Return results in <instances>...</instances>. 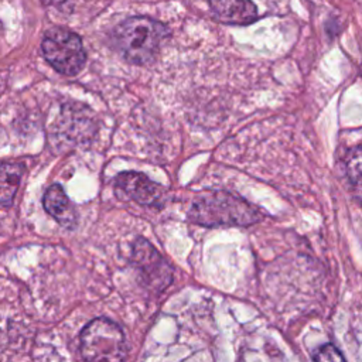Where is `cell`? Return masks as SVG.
Returning a JSON list of instances; mask_svg holds the SVG:
<instances>
[{
    "instance_id": "cell-1",
    "label": "cell",
    "mask_w": 362,
    "mask_h": 362,
    "mask_svg": "<svg viewBox=\"0 0 362 362\" xmlns=\"http://www.w3.org/2000/svg\"><path fill=\"white\" fill-rule=\"evenodd\" d=\"M188 218L202 226H249L263 219L262 211L246 199L226 191L198 194Z\"/></svg>"
},
{
    "instance_id": "cell-2",
    "label": "cell",
    "mask_w": 362,
    "mask_h": 362,
    "mask_svg": "<svg viewBox=\"0 0 362 362\" xmlns=\"http://www.w3.org/2000/svg\"><path fill=\"white\" fill-rule=\"evenodd\" d=\"M167 34V28L148 17H130L115 28V41L123 57L133 64L151 61Z\"/></svg>"
},
{
    "instance_id": "cell-3",
    "label": "cell",
    "mask_w": 362,
    "mask_h": 362,
    "mask_svg": "<svg viewBox=\"0 0 362 362\" xmlns=\"http://www.w3.org/2000/svg\"><path fill=\"white\" fill-rule=\"evenodd\" d=\"M81 354L85 362H124L127 348L122 328L107 318L92 320L81 332Z\"/></svg>"
},
{
    "instance_id": "cell-4",
    "label": "cell",
    "mask_w": 362,
    "mask_h": 362,
    "mask_svg": "<svg viewBox=\"0 0 362 362\" xmlns=\"http://www.w3.org/2000/svg\"><path fill=\"white\" fill-rule=\"evenodd\" d=\"M41 51L48 64L64 75H76L85 65L86 55L81 37L66 28H49L44 35Z\"/></svg>"
},
{
    "instance_id": "cell-5",
    "label": "cell",
    "mask_w": 362,
    "mask_h": 362,
    "mask_svg": "<svg viewBox=\"0 0 362 362\" xmlns=\"http://www.w3.org/2000/svg\"><path fill=\"white\" fill-rule=\"evenodd\" d=\"M132 259L141 270L143 280L153 290L161 291L173 281V269L147 239H136L133 243Z\"/></svg>"
},
{
    "instance_id": "cell-6",
    "label": "cell",
    "mask_w": 362,
    "mask_h": 362,
    "mask_svg": "<svg viewBox=\"0 0 362 362\" xmlns=\"http://www.w3.org/2000/svg\"><path fill=\"white\" fill-rule=\"evenodd\" d=\"M116 185L133 201L146 206L160 205L164 197L163 187L140 173L130 171L119 174L116 177Z\"/></svg>"
},
{
    "instance_id": "cell-7",
    "label": "cell",
    "mask_w": 362,
    "mask_h": 362,
    "mask_svg": "<svg viewBox=\"0 0 362 362\" xmlns=\"http://www.w3.org/2000/svg\"><path fill=\"white\" fill-rule=\"evenodd\" d=\"M215 16L226 24L246 25L257 18V8L252 0H209Z\"/></svg>"
},
{
    "instance_id": "cell-8",
    "label": "cell",
    "mask_w": 362,
    "mask_h": 362,
    "mask_svg": "<svg viewBox=\"0 0 362 362\" xmlns=\"http://www.w3.org/2000/svg\"><path fill=\"white\" fill-rule=\"evenodd\" d=\"M42 204L45 211L61 226L71 229L76 225V211L61 185L54 184L48 187V189L44 194Z\"/></svg>"
},
{
    "instance_id": "cell-9",
    "label": "cell",
    "mask_w": 362,
    "mask_h": 362,
    "mask_svg": "<svg viewBox=\"0 0 362 362\" xmlns=\"http://www.w3.org/2000/svg\"><path fill=\"white\" fill-rule=\"evenodd\" d=\"M24 167L16 163L0 164V205H11L18 189Z\"/></svg>"
},
{
    "instance_id": "cell-10",
    "label": "cell",
    "mask_w": 362,
    "mask_h": 362,
    "mask_svg": "<svg viewBox=\"0 0 362 362\" xmlns=\"http://www.w3.org/2000/svg\"><path fill=\"white\" fill-rule=\"evenodd\" d=\"M345 170L354 197L362 206V144L354 146L345 157Z\"/></svg>"
},
{
    "instance_id": "cell-11",
    "label": "cell",
    "mask_w": 362,
    "mask_h": 362,
    "mask_svg": "<svg viewBox=\"0 0 362 362\" xmlns=\"http://www.w3.org/2000/svg\"><path fill=\"white\" fill-rule=\"evenodd\" d=\"M314 362H346V359L334 344H324L317 349Z\"/></svg>"
},
{
    "instance_id": "cell-12",
    "label": "cell",
    "mask_w": 362,
    "mask_h": 362,
    "mask_svg": "<svg viewBox=\"0 0 362 362\" xmlns=\"http://www.w3.org/2000/svg\"><path fill=\"white\" fill-rule=\"evenodd\" d=\"M45 6H59L62 3H65V0H41Z\"/></svg>"
}]
</instances>
